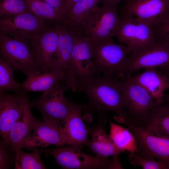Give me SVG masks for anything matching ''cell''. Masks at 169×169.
<instances>
[{
	"label": "cell",
	"instance_id": "1",
	"mask_svg": "<svg viewBox=\"0 0 169 169\" xmlns=\"http://www.w3.org/2000/svg\"><path fill=\"white\" fill-rule=\"evenodd\" d=\"M123 81L114 75L103 74L100 78L93 75L75 79L71 89L87 97L89 102L87 108L100 112H115L120 121L125 123L128 120L122 105Z\"/></svg>",
	"mask_w": 169,
	"mask_h": 169
},
{
	"label": "cell",
	"instance_id": "2",
	"mask_svg": "<svg viewBox=\"0 0 169 169\" xmlns=\"http://www.w3.org/2000/svg\"><path fill=\"white\" fill-rule=\"evenodd\" d=\"M92 43L91 65L94 74L101 73L121 78L132 54L130 49L123 44L113 41L102 44Z\"/></svg>",
	"mask_w": 169,
	"mask_h": 169
},
{
	"label": "cell",
	"instance_id": "3",
	"mask_svg": "<svg viewBox=\"0 0 169 169\" xmlns=\"http://www.w3.org/2000/svg\"><path fill=\"white\" fill-rule=\"evenodd\" d=\"M122 79V105L127 115L126 124L129 123L140 127L160 105L147 90L130 77Z\"/></svg>",
	"mask_w": 169,
	"mask_h": 169
},
{
	"label": "cell",
	"instance_id": "4",
	"mask_svg": "<svg viewBox=\"0 0 169 169\" xmlns=\"http://www.w3.org/2000/svg\"><path fill=\"white\" fill-rule=\"evenodd\" d=\"M71 86L65 80L60 81L44 91L37 99L29 102L31 107L37 108L44 121L60 124L69 114L72 101L64 93Z\"/></svg>",
	"mask_w": 169,
	"mask_h": 169
},
{
	"label": "cell",
	"instance_id": "5",
	"mask_svg": "<svg viewBox=\"0 0 169 169\" xmlns=\"http://www.w3.org/2000/svg\"><path fill=\"white\" fill-rule=\"evenodd\" d=\"M118 9V6H95L81 35L96 44L113 41L112 38L114 36L120 19Z\"/></svg>",
	"mask_w": 169,
	"mask_h": 169
},
{
	"label": "cell",
	"instance_id": "6",
	"mask_svg": "<svg viewBox=\"0 0 169 169\" xmlns=\"http://www.w3.org/2000/svg\"><path fill=\"white\" fill-rule=\"evenodd\" d=\"M29 41L0 33L1 57L16 71H21L27 76L40 71L33 56Z\"/></svg>",
	"mask_w": 169,
	"mask_h": 169
},
{
	"label": "cell",
	"instance_id": "7",
	"mask_svg": "<svg viewBox=\"0 0 169 169\" xmlns=\"http://www.w3.org/2000/svg\"><path fill=\"white\" fill-rule=\"evenodd\" d=\"M114 36L128 47L132 54L156 43L151 27L131 17L120 18Z\"/></svg>",
	"mask_w": 169,
	"mask_h": 169
},
{
	"label": "cell",
	"instance_id": "8",
	"mask_svg": "<svg viewBox=\"0 0 169 169\" xmlns=\"http://www.w3.org/2000/svg\"><path fill=\"white\" fill-rule=\"evenodd\" d=\"M81 145L52 149H39L53 156L57 164L64 169H111L112 161L83 152Z\"/></svg>",
	"mask_w": 169,
	"mask_h": 169
},
{
	"label": "cell",
	"instance_id": "9",
	"mask_svg": "<svg viewBox=\"0 0 169 169\" xmlns=\"http://www.w3.org/2000/svg\"><path fill=\"white\" fill-rule=\"evenodd\" d=\"M126 125L135 141L136 151L134 153L144 158H156L169 169V138L151 135L144 129L129 123Z\"/></svg>",
	"mask_w": 169,
	"mask_h": 169
},
{
	"label": "cell",
	"instance_id": "10",
	"mask_svg": "<svg viewBox=\"0 0 169 169\" xmlns=\"http://www.w3.org/2000/svg\"><path fill=\"white\" fill-rule=\"evenodd\" d=\"M56 25H47L30 40L36 64L40 71L44 73L51 72L56 57L58 40Z\"/></svg>",
	"mask_w": 169,
	"mask_h": 169
},
{
	"label": "cell",
	"instance_id": "11",
	"mask_svg": "<svg viewBox=\"0 0 169 169\" xmlns=\"http://www.w3.org/2000/svg\"><path fill=\"white\" fill-rule=\"evenodd\" d=\"M169 12V0H125L120 18L131 17L151 26Z\"/></svg>",
	"mask_w": 169,
	"mask_h": 169
},
{
	"label": "cell",
	"instance_id": "12",
	"mask_svg": "<svg viewBox=\"0 0 169 169\" xmlns=\"http://www.w3.org/2000/svg\"><path fill=\"white\" fill-rule=\"evenodd\" d=\"M49 25L30 12L0 18V33L16 39L30 40Z\"/></svg>",
	"mask_w": 169,
	"mask_h": 169
},
{
	"label": "cell",
	"instance_id": "13",
	"mask_svg": "<svg viewBox=\"0 0 169 169\" xmlns=\"http://www.w3.org/2000/svg\"><path fill=\"white\" fill-rule=\"evenodd\" d=\"M92 42L81 34H76L67 71L66 81L71 87L75 79L95 75L92 68Z\"/></svg>",
	"mask_w": 169,
	"mask_h": 169
},
{
	"label": "cell",
	"instance_id": "14",
	"mask_svg": "<svg viewBox=\"0 0 169 169\" xmlns=\"http://www.w3.org/2000/svg\"><path fill=\"white\" fill-rule=\"evenodd\" d=\"M169 65V47L156 42L131 54L122 77H130L142 69L158 68Z\"/></svg>",
	"mask_w": 169,
	"mask_h": 169
},
{
	"label": "cell",
	"instance_id": "15",
	"mask_svg": "<svg viewBox=\"0 0 169 169\" xmlns=\"http://www.w3.org/2000/svg\"><path fill=\"white\" fill-rule=\"evenodd\" d=\"M87 107V105H79L72 101L69 113L61 121L59 126L65 144L88 146L90 131L81 117L82 111Z\"/></svg>",
	"mask_w": 169,
	"mask_h": 169
},
{
	"label": "cell",
	"instance_id": "16",
	"mask_svg": "<svg viewBox=\"0 0 169 169\" xmlns=\"http://www.w3.org/2000/svg\"><path fill=\"white\" fill-rule=\"evenodd\" d=\"M27 91L16 96L0 92V133L2 140L7 145L11 128L23 113Z\"/></svg>",
	"mask_w": 169,
	"mask_h": 169
},
{
	"label": "cell",
	"instance_id": "17",
	"mask_svg": "<svg viewBox=\"0 0 169 169\" xmlns=\"http://www.w3.org/2000/svg\"><path fill=\"white\" fill-rule=\"evenodd\" d=\"M37 120L31 132L24 140L20 148L31 149L37 147L46 149L50 145L63 146L65 144L59 130V125Z\"/></svg>",
	"mask_w": 169,
	"mask_h": 169
},
{
	"label": "cell",
	"instance_id": "18",
	"mask_svg": "<svg viewBox=\"0 0 169 169\" xmlns=\"http://www.w3.org/2000/svg\"><path fill=\"white\" fill-rule=\"evenodd\" d=\"M142 73L131 77L134 81L144 88L159 105L163 102L164 93L169 89V79L156 68H149Z\"/></svg>",
	"mask_w": 169,
	"mask_h": 169
},
{
	"label": "cell",
	"instance_id": "19",
	"mask_svg": "<svg viewBox=\"0 0 169 169\" xmlns=\"http://www.w3.org/2000/svg\"><path fill=\"white\" fill-rule=\"evenodd\" d=\"M58 34L57 50L51 72L61 71L66 74L75 43L76 34L63 23L56 25Z\"/></svg>",
	"mask_w": 169,
	"mask_h": 169
},
{
	"label": "cell",
	"instance_id": "20",
	"mask_svg": "<svg viewBox=\"0 0 169 169\" xmlns=\"http://www.w3.org/2000/svg\"><path fill=\"white\" fill-rule=\"evenodd\" d=\"M29 101L27 98L23 113L13 125L9 132L8 146L12 151L20 148L25 138L31 132L38 120L33 115Z\"/></svg>",
	"mask_w": 169,
	"mask_h": 169
},
{
	"label": "cell",
	"instance_id": "21",
	"mask_svg": "<svg viewBox=\"0 0 169 169\" xmlns=\"http://www.w3.org/2000/svg\"><path fill=\"white\" fill-rule=\"evenodd\" d=\"M98 4L95 0H81L68 11L64 24L76 34H81L92 9Z\"/></svg>",
	"mask_w": 169,
	"mask_h": 169
},
{
	"label": "cell",
	"instance_id": "22",
	"mask_svg": "<svg viewBox=\"0 0 169 169\" xmlns=\"http://www.w3.org/2000/svg\"><path fill=\"white\" fill-rule=\"evenodd\" d=\"M139 127L151 135L169 138V105H160Z\"/></svg>",
	"mask_w": 169,
	"mask_h": 169
},
{
	"label": "cell",
	"instance_id": "23",
	"mask_svg": "<svg viewBox=\"0 0 169 169\" xmlns=\"http://www.w3.org/2000/svg\"><path fill=\"white\" fill-rule=\"evenodd\" d=\"M66 80L65 73L63 71L42 73L39 71L28 76L21 85L22 90L40 92L45 91L57 82Z\"/></svg>",
	"mask_w": 169,
	"mask_h": 169
},
{
	"label": "cell",
	"instance_id": "24",
	"mask_svg": "<svg viewBox=\"0 0 169 169\" xmlns=\"http://www.w3.org/2000/svg\"><path fill=\"white\" fill-rule=\"evenodd\" d=\"M88 146L96 156L104 159H108L109 156H114L123 152L100 126L92 132V139Z\"/></svg>",
	"mask_w": 169,
	"mask_h": 169
},
{
	"label": "cell",
	"instance_id": "25",
	"mask_svg": "<svg viewBox=\"0 0 169 169\" xmlns=\"http://www.w3.org/2000/svg\"><path fill=\"white\" fill-rule=\"evenodd\" d=\"M25 0L30 12L47 24L56 25L64 21L62 16L43 0Z\"/></svg>",
	"mask_w": 169,
	"mask_h": 169
},
{
	"label": "cell",
	"instance_id": "26",
	"mask_svg": "<svg viewBox=\"0 0 169 169\" xmlns=\"http://www.w3.org/2000/svg\"><path fill=\"white\" fill-rule=\"evenodd\" d=\"M108 120L110 125L109 136L115 145L123 152L127 151L130 152H135L136 147L135 138L131 132Z\"/></svg>",
	"mask_w": 169,
	"mask_h": 169
},
{
	"label": "cell",
	"instance_id": "27",
	"mask_svg": "<svg viewBox=\"0 0 169 169\" xmlns=\"http://www.w3.org/2000/svg\"><path fill=\"white\" fill-rule=\"evenodd\" d=\"M32 152H23L20 148L14 150L15 169H45L47 168L41 159L42 152L38 148H34Z\"/></svg>",
	"mask_w": 169,
	"mask_h": 169
},
{
	"label": "cell",
	"instance_id": "28",
	"mask_svg": "<svg viewBox=\"0 0 169 169\" xmlns=\"http://www.w3.org/2000/svg\"><path fill=\"white\" fill-rule=\"evenodd\" d=\"M14 68L3 58L0 57V92L14 91L17 95L23 94L21 85L16 82L13 77Z\"/></svg>",
	"mask_w": 169,
	"mask_h": 169
},
{
	"label": "cell",
	"instance_id": "29",
	"mask_svg": "<svg viewBox=\"0 0 169 169\" xmlns=\"http://www.w3.org/2000/svg\"><path fill=\"white\" fill-rule=\"evenodd\" d=\"M30 12L25 0H0V17L15 16Z\"/></svg>",
	"mask_w": 169,
	"mask_h": 169
},
{
	"label": "cell",
	"instance_id": "30",
	"mask_svg": "<svg viewBox=\"0 0 169 169\" xmlns=\"http://www.w3.org/2000/svg\"><path fill=\"white\" fill-rule=\"evenodd\" d=\"M151 27L156 42L169 47V12Z\"/></svg>",
	"mask_w": 169,
	"mask_h": 169
},
{
	"label": "cell",
	"instance_id": "31",
	"mask_svg": "<svg viewBox=\"0 0 169 169\" xmlns=\"http://www.w3.org/2000/svg\"><path fill=\"white\" fill-rule=\"evenodd\" d=\"M129 159L132 164L141 166L144 169H168L165 165L158 161L144 158L134 153L130 152Z\"/></svg>",
	"mask_w": 169,
	"mask_h": 169
},
{
	"label": "cell",
	"instance_id": "32",
	"mask_svg": "<svg viewBox=\"0 0 169 169\" xmlns=\"http://www.w3.org/2000/svg\"><path fill=\"white\" fill-rule=\"evenodd\" d=\"M11 150L2 140L0 143V169L9 168L12 163L13 157L9 152Z\"/></svg>",
	"mask_w": 169,
	"mask_h": 169
},
{
	"label": "cell",
	"instance_id": "33",
	"mask_svg": "<svg viewBox=\"0 0 169 169\" xmlns=\"http://www.w3.org/2000/svg\"><path fill=\"white\" fill-rule=\"evenodd\" d=\"M48 3L64 19L68 14L64 0H43Z\"/></svg>",
	"mask_w": 169,
	"mask_h": 169
},
{
	"label": "cell",
	"instance_id": "34",
	"mask_svg": "<svg viewBox=\"0 0 169 169\" xmlns=\"http://www.w3.org/2000/svg\"><path fill=\"white\" fill-rule=\"evenodd\" d=\"M122 0H101L103 5L109 6H117Z\"/></svg>",
	"mask_w": 169,
	"mask_h": 169
},
{
	"label": "cell",
	"instance_id": "35",
	"mask_svg": "<svg viewBox=\"0 0 169 169\" xmlns=\"http://www.w3.org/2000/svg\"><path fill=\"white\" fill-rule=\"evenodd\" d=\"M156 69L159 72L166 75L169 79V65ZM167 103L169 105V95L167 97Z\"/></svg>",
	"mask_w": 169,
	"mask_h": 169
},
{
	"label": "cell",
	"instance_id": "36",
	"mask_svg": "<svg viewBox=\"0 0 169 169\" xmlns=\"http://www.w3.org/2000/svg\"><path fill=\"white\" fill-rule=\"evenodd\" d=\"M80 0H64L68 12L75 4Z\"/></svg>",
	"mask_w": 169,
	"mask_h": 169
},
{
	"label": "cell",
	"instance_id": "37",
	"mask_svg": "<svg viewBox=\"0 0 169 169\" xmlns=\"http://www.w3.org/2000/svg\"><path fill=\"white\" fill-rule=\"evenodd\" d=\"M97 3L98 4L100 2H101V0H95Z\"/></svg>",
	"mask_w": 169,
	"mask_h": 169
}]
</instances>
